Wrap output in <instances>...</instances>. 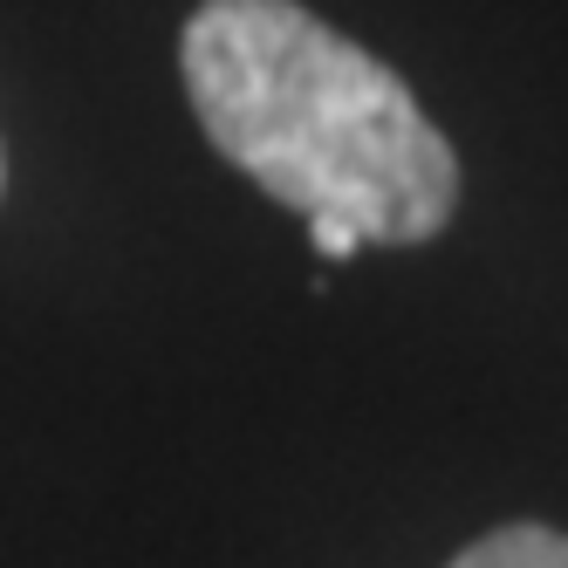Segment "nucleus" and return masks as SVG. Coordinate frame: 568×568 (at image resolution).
<instances>
[{
	"instance_id": "nucleus-2",
	"label": "nucleus",
	"mask_w": 568,
	"mask_h": 568,
	"mask_svg": "<svg viewBox=\"0 0 568 568\" xmlns=\"http://www.w3.org/2000/svg\"><path fill=\"white\" fill-rule=\"evenodd\" d=\"M453 568H568V535H555L541 520H514L479 535L466 555H453Z\"/></svg>"
},
{
	"instance_id": "nucleus-3",
	"label": "nucleus",
	"mask_w": 568,
	"mask_h": 568,
	"mask_svg": "<svg viewBox=\"0 0 568 568\" xmlns=\"http://www.w3.org/2000/svg\"><path fill=\"white\" fill-rule=\"evenodd\" d=\"M308 240H315V254H322V261H349V254L363 247V233L343 226V220H308Z\"/></svg>"
},
{
	"instance_id": "nucleus-1",
	"label": "nucleus",
	"mask_w": 568,
	"mask_h": 568,
	"mask_svg": "<svg viewBox=\"0 0 568 568\" xmlns=\"http://www.w3.org/2000/svg\"><path fill=\"white\" fill-rule=\"evenodd\" d=\"M179 62L213 151L302 220H343L363 247H418L453 220V144L397 69L295 0H206Z\"/></svg>"
}]
</instances>
